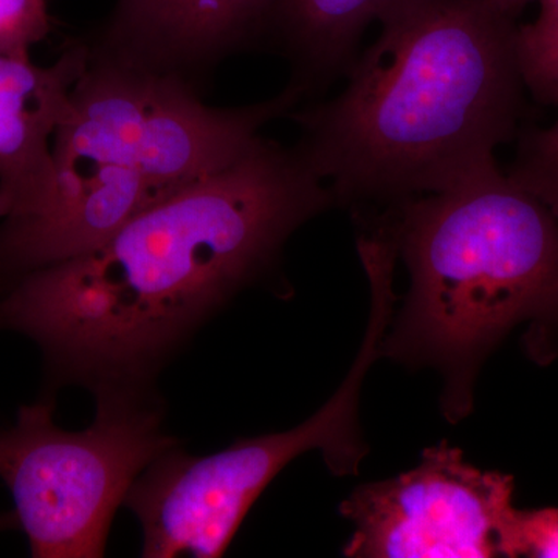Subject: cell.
Masks as SVG:
<instances>
[{
  "label": "cell",
  "instance_id": "obj_7",
  "mask_svg": "<svg viewBox=\"0 0 558 558\" xmlns=\"http://www.w3.org/2000/svg\"><path fill=\"white\" fill-rule=\"evenodd\" d=\"M513 478L473 468L447 442L422 453L417 468L360 486L341 505L354 523L351 558H488L512 508Z\"/></svg>",
  "mask_w": 558,
  "mask_h": 558
},
{
  "label": "cell",
  "instance_id": "obj_15",
  "mask_svg": "<svg viewBox=\"0 0 558 558\" xmlns=\"http://www.w3.org/2000/svg\"><path fill=\"white\" fill-rule=\"evenodd\" d=\"M488 2L501 10L502 13L515 17L524 7L532 2H538V0H488Z\"/></svg>",
  "mask_w": 558,
  "mask_h": 558
},
{
  "label": "cell",
  "instance_id": "obj_5",
  "mask_svg": "<svg viewBox=\"0 0 558 558\" xmlns=\"http://www.w3.org/2000/svg\"><path fill=\"white\" fill-rule=\"evenodd\" d=\"M90 427L54 424V398L21 407L0 432V480L35 558L105 556L110 524L132 484L180 446L163 432L156 395H100Z\"/></svg>",
  "mask_w": 558,
  "mask_h": 558
},
{
  "label": "cell",
  "instance_id": "obj_2",
  "mask_svg": "<svg viewBox=\"0 0 558 558\" xmlns=\"http://www.w3.org/2000/svg\"><path fill=\"white\" fill-rule=\"evenodd\" d=\"M332 100L306 106L301 156L336 197L385 208L498 168L524 105L515 17L488 0H400Z\"/></svg>",
  "mask_w": 558,
  "mask_h": 558
},
{
  "label": "cell",
  "instance_id": "obj_4",
  "mask_svg": "<svg viewBox=\"0 0 558 558\" xmlns=\"http://www.w3.org/2000/svg\"><path fill=\"white\" fill-rule=\"evenodd\" d=\"M384 215L410 289L380 355L439 371L444 414L457 424L509 330L531 323V351L548 355L558 333V219L499 168Z\"/></svg>",
  "mask_w": 558,
  "mask_h": 558
},
{
  "label": "cell",
  "instance_id": "obj_9",
  "mask_svg": "<svg viewBox=\"0 0 558 558\" xmlns=\"http://www.w3.org/2000/svg\"><path fill=\"white\" fill-rule=\"evenodd\" d=\"M86 39L73 40L51 65L31 53H0V219L38 218L53 199L51 143L70 94L87 68Z\"/></svg>",
  "mask_w": 558,
  "mask_h": 558
},
{
  "label": "cell",
  "instance_id": "obj_3",
  "mask_svg": "<svg viewBox=\"0 0 558 558\" xmlns=\"http://www.w3.org/2000/svg\"><path fill=\"white\" fill-rule=\"evenodd\" d=\"M303 98L289 83L270 100L216 108L189 83L90 54L51 143L53 199L38 218L0 223V288L89 252L233 163Z\"/></svg>",
  "mask_w": 558,
  "mask_h": 558
},
{
  "label": "cell",
  "instance_id": "obj_1",
  "mask_svg": "<svg viewBox=\"0 0 558 558\" xmlns=\"http://www.w3.org/2000/svg\"><path fill=\"white\" fill-rule=\"evenodd\" d=\"M336 205L296 146L259 137L109 240L0 288V329L35 341L54 387L153 395L161 366Z\"/></svg>",
  "mask_w": 558,
  "mask_h": 558
},
{
  "label": "cell",
  "instance_id": "obj_16",
  "mask_svg": "<svg viewBox=\"0 0 558 558\" xmlns=\"http://www.w3.org/2000/svg\"><path fill=\"white\" fill-rule=\"evenodd\" d=\"M20 527V520H17L16 512L0 513V532L10 531V529Z\"/></svg>",
  "mask_w": 558,
  "mask_h": 558
},
{
  "label": "cell",
  "instance_id": "obj_8",
  "mask_svg": "<svg viewBox=\"0 0 558 558\" xmlns=\"http://www.w3.org/2000/svg\"><path fill=\"white\" fill-rule=\"evenodd\" d=\"M279 0H117L90 54L204 90L220 62L270 38Z\"/></svg>",
  "mask_w": 558,
  "mask_h": 558
},
{
  "label": "cell",
  "instance_id": "obj_10",
  "mask_svg": "<svg viewBox=\"0 0 558 558\" xmlns=\"http://www.w3.org/2000/svg\"><path fill=\"white\" fill-rule=\"evenodd\" d=\"M400 0H279L270 38L293 69L304 95L347 73L371 22Z\"/></svg>",
  "mask_w": 558,
  "mask_h": 558
},
{
  "label": "cell",
  "instance_id": "obj_11",
  "mask_svg": "<svg viewBox=\"0 0 558 558\" xmlns=\"http://www.w3.org/2000/svg\"><path fill=\"white\" fill-rule=\"evenodd\" d=\"M535 21L517 31L524 86L535 100L558 109V0H538Z\"/></svg>",
  "mask_w": 558,
  "mask_h": 558
},
{
  "label": "cell",
  "instance_id": "obj_13",
  "mask_svg": "<svg viewBox=\"0 0 558 558\" xmlns=\"http://www.w3.org/2000/svg\"><path fill=\"white\" fill-rule=\"evenodd\" d=\"M498 554L505 557L558 558V508H510L498 527Z\"/></svg>",
  "mask_w": 558,
  "mask_h": 558
},
{
  "label": "cell",
  "instance_id": "obj_6",
  "mask_svg": "<svg viewBox=\"0 0 558 558\" xmlns=\"http://www.w3.org/2000/svg\"><path fill=\"white\" fill-rule=\"evenodd\" d=\"M384 336L380 322L368 323L347 379L299 427L240 439L208 457H191L179 446L143 470L123 502L142 527L140 556H223L260 494L307 451H322L333 475H359L360 462L368 453L360 428V392L371 365L380 357Z\"/></svg>",
  "mask_w": 558,
  "mask_h": 558
},
{
  "label": "cell",
  "instance_id": "obj_12",
  "mask_svg": "<svg viewBox=\"0 0 558 558\" xmlns=\"http://www.w3.org/2000/svg\"><path fill=\"white\" fill-rule=\"evenodd\" d=\"M508 175L542 201L558 219V116L548 128L521 135Z\"/></svg>",
  "mask_w": 558,
  "mask_h": 558
},
{
  "label": "cell",
  "instance_id": "obj_14",
  "mask_svg": "<svg viewBox=\"0 0 558 558\" xmlns=\"http://www.w3.org/2000/svg\"><path fill=\"white\" fill-rule=\"evenodd\" d=\"M50 31L47 0H0V53H31Z\"/></svg>",
  "mask_w": 558,
  "mask_h": 558
}]
</instances>
